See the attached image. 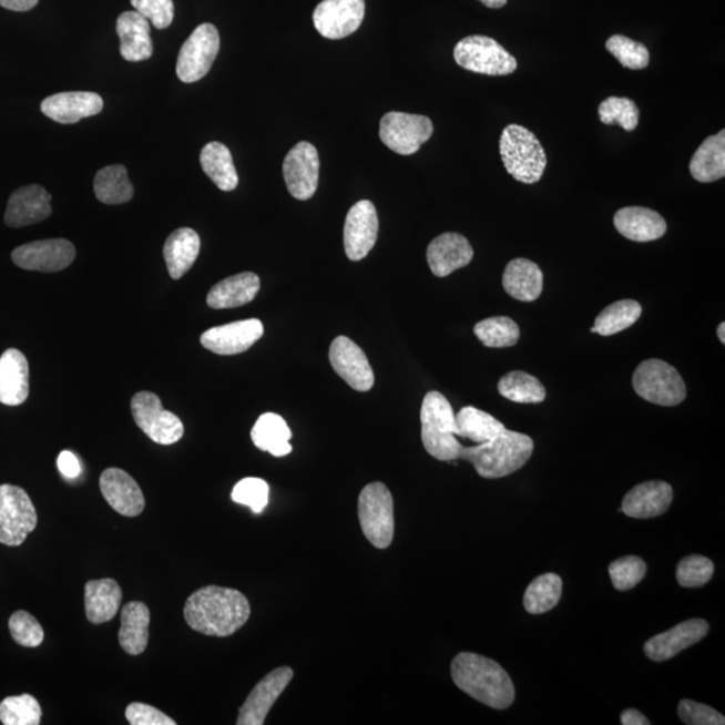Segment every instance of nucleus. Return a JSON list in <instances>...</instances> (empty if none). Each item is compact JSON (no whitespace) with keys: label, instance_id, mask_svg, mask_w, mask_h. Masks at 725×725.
I'll return each instance as SVG.
<instances>
[{"label":"nucleus","instance_id":"obj_9","mask_svg":"<svg viewBox=\"0 0 725 725\" xmlns=\"http://www.w3.org/2000/svg\"><path fill=\"white\" fill-rule=\"evenodd\" d=\"M37 523L38 514L28 492L10 483L0 486V543L21 545Z\"/></svg>","mask_w":725,"mask_h":725},{"label":"nucleus","instance_id":"obj_2","mask_svg":"<svg viewBox=\"0 0 725 725\" xmlns=\"http://www.w3.org/2000/svg\"><path fill=\"white\" fill-rule=\"evenodd\" d=\"M455 684L467 695L493 709L510 708L514 685L500 664L476 653H460L450 667Z\"/></svg>","mask_w":725,"mask_h":725},{"label":"nucleus","instance_id":"obj_22","mask_svg":"<svg viewBox=\"0 0 725 725\" xmlns=\"http://www.w3.org/2000/svg\"><path fill=\"white\" fill-rule=\"evenodd\" d=\"M473 247L467 237L458 233H445L430 242L426 258L437 277H448L451 273L466 268L472 263Z\"/></svg>","mask_w":725,"mask_h":725},{"label":"nucleus","instance_id":"obj_18","mask_svg":"<svg viewBox=\"0 0 725 725\" xmlns=\"http://www.w3.org/2000/svg\"><path fill=\"white\" fill-rule=\"evenodd\" d=\"M379 219L370 201H360L349 208L345 225V249L351 261L368 256L377 244Z\"/></svg>","mask_w":725,"mask_h":725},{"label":"nucleus","instance_id":"obj_34","mask_svg":"<svg viewBox=\"0 0 725 725\" xmlns=\"http://www.w3.org/2000/svg\"><path fill=\"white\" fill-rule=\"evenodd\" d=\"M693 180L712 183L725 176V131L709 136L700 145L690 163Z\"/></svg>","mask_w":725,"mask_h":725},{"label":"nucleus","instance_id":"obj_29","mask_svg":"<svg viewBox=\"0 0 725 725\" xmlns=\"http://www.w3.org/2000/svg\"><path fill=\"white\" fill-rule=\"evenodd\" d=\"M261 282L252 272L239 273L222 279L210 289L207 305L213 309L238 308L256 298Z\"/></svg>","mask_w":725,"mask_h":725},{"label":"nucleus","instance_id":"obj_5","mask_svg":"<svg viewBox=\"0 0 725 725\" xmlns=\"http://www.w3.org/2000/svg\"><path fill=\"white\" fill-rule=\"evenodd\" d=\"M500 155L507 173L518 182L533 184L542 180L547 167L545 151L524 126H506L500 137Z\"/></svg>","mask_w":725,"mask_h":725},{"label":"nucleus","instance_id":"obj_51","mask_svg":"<svg viewBox=\"0 0 725 725\" xmlns=\"http://www.w3.org/2000/svg\"><path fill=\"white\" fill-rule=\"evenodd\" d=\"M678 716L688 725H724L725 717L708 705L685 698L678 704Z\"/></svg>","mask_w":725,"mask_h":725},{"label":"nucleus","instance_id":"obj_42","mask_svg":"<svg viewBox=\"0 0 725 725\" xmlns=\"http://www.w3.org/2000/svg\"><path fill=\"white\" fill-rule=\"evenodd\" d=\"M474 335L486 347L507 348L518 345L520 328L511 317L496 316L477 323Z\"/></svg>","mask_w":725,"mask_h":725},{"label":"nucleus","instance_id":"obj_21","mask_svg":"<svg viewBox=\"0 0 725 725\" xmlns=\"http://www.w3.org/2000/svg\"><path fill=\"white\" fill-rule=\"evenodd\" d=\"M708 632L707 621L698 619L685 621L671 629V631L649 640L644 646V652L652 661L663 663V661L676 657L685 649L707 637Z\"/></svg>","mask_w":725,"mask_h":725},{"label":"nucleus","instance_id":"obj_12","mask_svg":"<svg viewBox=\"0 0 725 725\" xmlns=\"http://www.w3.org/2000/svg\"><path fill=\"white\" fill-rule=\"evenodd\" d=\"M435 132L431 120L421 114L390 112L380 120L381 143L396 154H416Z\"/></svg>","mask_w":725,"mask_h":725},{"label":"nucleus","instance_id":"obj_47","mask_svg":"<svg viewBox=\"0 0 725 725\" xmlns=\"http://www.w3.org/2000/svg\"><path fill=\"white\" fill-rule=\"evenodd\" d=\"M714 571L715 565L708 558L692 555L677 565V582L686 589L702 588L711 581Z\"/></svg>","mask_w":725,"mask_h":725},{"label":"nucleus","instance_id":"obj_8","mask_svg":"<svg viewBox=\"0 0 725 725\" xmlns=\"http://www.w3.org/2000/svg\"><path fill=\"white\" fill-rule=\"evenodd\" d=\"M455 60L469 72L487 75H510L518 61L493 38L470 35L456 44Z\"/></svg>","mask_w":725,"mask_h":725},{"label":"nucleus","instance_id":"obj_19","mask_svg":"<svg viewBox=\"0 0 725 725\" xmlns=\"http://www.w3.org/2000/svg\"><path fill=\"white\" fill-rule=\"evenodd\" d=\"M263 336L264 324L249 319L210 328L201 336V343L210 353L228 356L247 351Z\"/></svg>","mask_w":725,"mask_h":725},{"label":"nucleus","instance_id":"obj_52","mask_svg":"<svg viewBox=\"0 0 725 725\" xmlns=\"http://www.w3.org/2000/svg\"><path fill=\"white\" fill-rule=\"evenodd\" d=\"M131 725H175L176 722L155 707L144 703H132L125 709Z\"/></svg>","mask_w":725,"mask_h":725},{"label":"nucleus","instance_id":"obj_30","mask_svg":"<svg viewBox=\"0 0 725 725\" xmlns=\"http://www.w3.org/2000/svg\"><path fill=\"white\" fill-rule=\"evenodd\" d=\"M85 614L94 625L110 622L119 613L123 591L114 579L105 578L85 584Z\"/></svg>","mask_w":725,"mask_h":725},{"label":"nucleus","instance_id":"obj_24","mask_svg":"<svg viewBox=\"0 0 725 725\" xmlns=\"http://www.w3.org/2000/svg\"><path fill=\"white\" fill-rule=\"evenodd\" d=\"M104 101L93 92H65L50 95L41 104L44 116L60 124H75L103 111Z\"/></svg>","mask_w":725,"mask_h":725},{"label":"nucleus","instance_id":"obj_37","mask_svg":"<svg viewBox=\"0 0 725 725\" xmlns=\"http://www.w3.org/2000/svg\"><path fill=\"white\" fill-rule=\"evenodd\" d=\"M93 187L98 200L105 205H123L135 194L129 171L121 164L101 169L94 177Z\"/></svg>","mask_w":725,"mask_h":725},{"label":"nucleus","instance_id":"obj_26","mask_svg":"<svg viewBox=\"0 0 725 725\" xmlns=\"http://www.w3.org/2000/svg\"><path fill=\"white\" fill-rule=\"evenodd\" d=\"M116 31L120 40V54L125 61H145L154 54L149 19L139 14L137 11L123 12L118 18Z\"/></svg>","mask_w":725,"mask_h":725},{"label":"nucleus","instance_id":"obj_45","mask_svg":"<svg viewBox=\"0 0 725 725\" xmlns=\"http://www.w3.org/2000/svg\"><path fill=\"white\" fill-rule=\"evenodd\" d=\"M606 49L613 54L623 68L642 70L649 65L651 54L644 43L631 40L625 35L610 37Z\"/></svg>","mask_w":725,"mask_h":725},{"label":"nucleus","instance_id":"obj_13","mask_svg":"<svg viewBox=\"0 0 725 725\" xmlns=\"http://www.w3.org/2000/svg\"><path fill=\"white\" fill-rule=\"evenodd\" d=\"M12 263L24 270L55 273L67 269L75 258V247L67 239H42L18 246Z\"/></svg>","mask_w":725,"mask_h":725},{"label":"nucleus","instance_id":"obj_38","mask_svg":"<svg viewBox=\"0 0 725 725\" xmlns=\"http://www.w3.org/2000/svg\"><path fill=\"white\" fill-rule=\"evenodd\" d=\"M456 437L466 438L474 443L491 441L500 435L506 426L488 412L468 406L456 416Z\"/></svg>","mask_w":725,"mask_h":725},{"label":"nucleus","instance_id":"obj_1","mask_svg":"<svg viewBox=\"0 0 725 725\" xmlns=\"http://www.w3.org/2000/svg\"><path fill=\"white\" fill-rule=\"evenodd\" d=\"M184 620L193 631L210 637H228L251 619V603L238 590L206 586L184 604Z\"/></svg>","mask_w":725,"mask_h":725},{"label":"nucleus","instance_id":"obj_15","mask_svg":"<svg viewBox=\"0 0 725 725\" xmlns=\"http://www.w3.org/2000/svg\"><path fill=\"white\" fill-rule=\"evenodd\" d=\"M365 12V0H323L314 12L315 28L328 40H341L360 28Z\"/></svg>","mask_w":725,"mask_h":725},{"label":"nucleus","instance_id":"obj_7","mask_svg":"<svg viewBox=\"0 0 725 725\" xmlns=\"http://www.w3.org/2000/svg\"><path fill=\"white\" fill-rule=\"evenodd\" d=\"M634 391L647 402L677 406L686 397L685 381L671 365L658 359L642 361L633 374Z\"/></svg>","mask_w":725,"mask_h":725},{"label":"nucleus","instance_id":"obj_49","mask_svg":"<svg viewBox=\"0 0 725 725\" xmlns=\"http://www.w3.org/2000/svg\"><path fill=\"white\" fill-rule=\"evenodd\" d=\"M9 629L12 640L23 647H38L44 640L41 623L23 610L10 616Z\"/></svg>","mask_w":725,"mask_h":725},{"label":"nucleus","instance_id":"obj_46","mask_svg":"<svg viewBox=\"0 0 725 725\" xmlns=\"http://www.w3.org/2000/svg\"><path fill=\"white\" fill-rule=\"evenodd\" d=\"M232 499L237 504L249 507L254 513H263L269 502V486L257 477H247L234 487Z\"/></svg>","mask_w":725,"mask_h":725},{"label":"nucleus","instance_id":"obj_3","mask_svg":"<svg viewBox=\"0 0 725 725\" xmlns=\"http://www.w3.org/2000/svg\"><path fill=\"white\" fill-rule=\"evenodd\" d=\"M533 441L521 432L504 429L491 441L461 447L458 460H466L482 479H502L518 472L532 456Z\"/></svg>","mask_w":725,"mask_h":725},{"label":"nucleus","instance_id":"obj_32","mask_svg":"<svg viewBox=\"0 0 725 725\" xmlns=\"http://www.w3.org/2000/svg\"><path fill=\"white\" fill-rule=\"evenodd\" d=\"M543 273L539 266L527 258H517L507 265L502 286L508 295L519 302L538 300L543 292Z\"/></svg>","mask_w":725,"mask_h":725},{"label":"nucleus","instance_id":"obj_10","mask_svg":"<svg viewBox=\"0 0 725 725\" xmlns=\"http://www.w3.org/2000/svg\"><path fill=\"white\" fill-rule=\"evenodd\" d=\"M133 419L140 430L159 445H173L182 440L184 426L174 412L163 409L154 392L140 391L131 400Z\"/></svg>","mask_w":725,"mask_h":725},{"label":"nucleus","instance_id":"obj_11","mask_svg":"<svg viewBox=\"0 0 725 725\" xmlns=\"http://www.w3.org/2000/svg\"><path fill=\"white\" fill-rule=\"evenodd\" d=\"M219 48L221 38L214 24H201L183 43L177 55V78L186 84H193L205 78L219 53Z\"/></svg>","mask_w":725,"mask_h":725},{"label":"nucleus","instance_id":"obj_50","mask_svg":"<svg viewBox=\"0 0 725 725\" xmlns=\"http://www.w3.org/2000/svg\"><path fill=\"white\" fill-rule=\"evenodd\" d=\"M139 14L147 18L159 30L167 29L174 21L173 0H131Z\"/></svg>","mask_w":725,"mask_h":725},{"label":"nucleus","instance_id":"obj_57","mask_svg":"<svg viewBox=\"0 0 725 725\" xmlns=\"http://www.w3.org/2000/svg\"><path fill=\"white\" fill-rule=\"evenodd\" d=\"M724 330H725V323H722L721 326H718V328H717V336H718V339H721V341L723 343V345H725V333H724Z\"/></svg>","mask_w":725,"mask_h":725},{"label":"nucleus","instance_id":"obj_43","mask_svg":"<svg viewBox=\"0 0 725 725\" xmlns=\"http://www.w3.org/2000/svg\"><path fill=\"white\" fill-rule=\"evenodd\" d=\"M42 709L34 696L24 695L6 697L0 703V722L4 725L41 724Z\"/></svg>","mask_w":725,"mask_h":725},{"label":"nucleus","instance_id":"obj_31","mask_svg":"<svg viewBox=\"0 0 725 725\" xmlns=\"http://www.w3.org/2000/svg\"><path fill=\"white\" fill-rule=\"evenodd\" d=\"M151 613L147 604L132 601L121 610L119 642L121 649L131 656H139L149 645Z\"/></svg>","mask_w":725,"mask_h":725},{"label":"nucleus","instance_id":"obj_20","mask_svg":"<svg viewBox=\"0 0 725 725\" xmlns=\"http://www.w3.org/2000/svg\"><path fill=\"white\" fill-rule=\"evenodd\" d=\"M100 491L112 510L126 518H136L144 511L142 488L123 469L110 468L100 477Z\"/></svg>","mask_w":725,"mask_h":725},{"label":"nucleus","instance_id":"obj_17","mask_svg":"<svg viewBox=\"0 0 725 725\" xmlns=\"http://www.w3.org/2000/svg\"><path fill=\"white\" fill-rule=\"evenodd\" d=\"M295 673L289 666L277 667V670L266 674L261 682L254 686L251 695L239 708L237 718L238 725H263L268 717L269 712L288 688Z\"/></svg>","mask_w":725,"mask_h":725},{"label":"nucleus","instance_id":"obj_53","mask_svg":"<svg viewBox=\"0 0 725 725\" xmlns=\"http://www.w3.org/2000/svg\"><path fill=\"white\" fill-rule=\"evenodd\" d=\"M57 466H59L60 472L67 477V479H75L81 473V466L78 457H75L72 451L63 450L57 460Z\"/></svg>","mask_w":725,"mask_h":725},{"label":"nucleus","instance_id":"obj_35","mask_svg":"<svg viewBox=\"0 0 725 725\" xmlns=\"http://www.w3.org/2000/svg\"><path fill=\"white\" fill-rule=\"evenodd\" d=\"M292 431L283 417L275 412H266L257 419L252 429V441L259 450L268 451L275 457H285L292 453L289 443Z\"/></svg>","mask_w":725,"mask_h":725},{"label":"nucleus","instance_id":"obj_4","mask_svg":"<svg viewBox=\"0 0 725 725\" xmlns=\"http://www.w3.org/2000/svg\"><path fill=\"white\" fill-rule=\"evenodd\" d=\"M421 425L426 451L438 461H457L462 443L456 437L453 407L441 392L426 394L421 407Z\"/></svg>","mask_w":725,"mask_h":725},{"label":"nucleus","instance_id":"obj_40","mask_svg":"<svg viewBox=\"0 0 725 725\" xmlns=\"http://www.w3.org/2000/svg\"><path fill=\"white\" fill-rule=\"evenodd\" d=\"M562 590V578L552 572L537 578L525 590L523 603L527 613L537 615L550 612L561 601Z\"/></svg>","mask_w":725,"mask_h":725},{"label":"nucleus","instance_id":"obj_6","mask_svg":"<svg viewBox=\"0 0 725 725\" xmlns=\"http://www.w3.org/2000/svg\"><path fill=\"white\" fill-rule=\"evenodd\" d=\"M358 511L361 531L368 542L378 550L389 549L396 531L390 489L384 482L368 483L359 494Z\"/></svg>","mask_w":725,"mask_h":725},{"label":"nucleus","instance_id":"obj_36","mask_svg":"<svg viewBox=\"0 0 725 725\" xmlns=\"http://www.w3.org/2000/svg\"><path fill=\"white\" fill-rule=\"evenodd\" d=\"M201 164L205 174L222 191H233L238 186V174L234 167L231 150L226 145L213 142L203 147Z\"/></svg>","mask_w":725,"mask_h":725},{"label":"nucleus","instance_id":"obj_23","mask_svg":"<svg viewBox=\"0 0 725 725\" xmlns=\"http://www.w3.org/2000/svg\"><path fill=\"white\" fill-rule=\"evenodd\" d=\"M52 195L38 184H30L11 194L6 208L4 224L10 227H24L38 224L52 214Z\"/></svg>","mask_w":725,"mask_h":725},{"label":"nucleus","instance_id":"obj_48","mask_svg":"<svg viewBox=\"0 0 725 725\" xmlns=\"http://www.w3.org/2000/svg\"><path fill=\"white\" fill-rule=\"evenodd\" d=\"M610 578L619 591H627L637 586L646 575V563L639 556H625L610 564Z\"/></svg>","mask_w":725,"mask_h":725},{"label":"nucleus","instance_id":"obj_39","mask_svg":"<svg viewBox=\"0 0 725 725\" xmlns=\"http://www.w3.org/2000/svg\"><path fill=\"white\" fill-rule=\"evenodd\" d=\"M642 315L641 304L634 300H621L609 305L595 319L591 333L613 336L631 328Z\"/></svg>","mask_w":725,"mask_h":725},{"label":"nucleus","instance_id":"obj_28","mask_svg":"<svg viewBox=\"0 0 725 725\" xmlns=\"http://www.w3.org/2000/svg\"><path fill=\"white\" fill-rule=\"evenodd\" d=\"M614 226L623 237L651 242L664 237L667 225L663 215L647 207H623L614 215Z\"/></svg>","mask_w":725,"mask_h":725},{"label":"nucleus","instance_id":"obj_14","mask_svg":"<svg viewBox=\"0 0 725 725\" xmlns=\"http://www.w3.org/2000/svg\"><path fill=\"white\" fill-rule=\"evenodd\" d=\"M284 180L292 196L308 201L315 195L319 184V152L307 142L297 143L284 161Z\"/></svg>","mask_w":725,"mask_h":725},{"label":"nucleus","instance_id":"obj_33","mask_svg":"<svg viewBox=\"0 0 725 725\" xmlns=\"http://www.w3.org/2000/svg\"><path fill=\"white\" fill-rule=\"evenodd\" d=\"M201 252L200 234L193 228H177L165 241L163 256L171 278L181 279L193 268Z\"/></svg>","mask_w":725,"mask_h":725},{"label":"nucleus","instance_id":"obj_56","mask_svg":"<svg viewBox=\"0 0 725 725\" xmlns=\"http://www.w3.org/2000/svg\"><path fill=\"white\" fill-rule=\"evenodd\" d=\"M483 6L489 9H501L508 3V0H479Z\"/></svg>","mask_w":725,"mask_h":725},{"label":"nucleus","instance_id":"obj_55","mask_svg":"<svg viewBox=\"0 0 725 725\" xmlns=\"http://www.w3.org/2000/svg\"><path fill=\"white\" fill-rule=\"evenodd\" d=\"M621 723L623 725H649L651 722L637 709H626L622 712Z\"/></svg>","mask_w":725,"mask_h":725},{"label":"nucleus","instance_id":"obj_25","mask_svg":"<svg viewBox=\"0 0 725 725\" xmlns=\"http://www.w3.org/2000/svg\"><path fill=\"white\" fill-rule=\"evenodd\" d=\"M673 501V488L664 481H646L634 487L622 501L621 512L633 519H653L664 514Z\"/></svg>","mask_w":725,"mask_h":725},{"label":"nucleus","instance_id":"obj_27","mask_svg":"<svg viewBox=\"0 0 725 725\" xmlns=\"http://www.w3.org/2000/svg\"><path fill=\"white\" fill-rule=\"evenodd\" d=\"M29 361L19 349L10 348L0 356V404L19 406L29 398Z\"/></svg>","mask_w":725,"mask_h":725},{"label":"nucleus","instance_id":"obj_44","mask_svg":"<svg viewBox=\"0 0 725 725\" xmlns=\"http://www.w3.org/2000/svg\"><path fill=\"white\" fill-rule=\"evenodd\" d=\"M600 120L603 124H619L623 130L632 132L639 126L640 110L634 101L626 98H609L603 100L600 108Z\"/></svg>","mask_w":725,"mask_h":725},{"label":"nucleus","instance_id":"obj_54","mask_svg":"<svg viewBox=\"0 0 725 725\" xmlns=\"http://www.w3.org/2000/svg\"><path fill=\"white\" fill-rule=\"evenodd\" d=\"M37 4L38 0H0L2 8L18 12L34 9Z\"/></svg>","mask_w":725,"mask_h":725},{"label":"nucleus","instance_id":"obj_16","mask_svg":"<svg viewBox=\"0 0 725 725\" xmlns=\"http://www.w3.org/2000/svg\"><path fill=\"white\" fill-rule=\"evenodd\" d=\"M329 361L335 372L351 389L360 392L372 389L375 375L370 361L362 349L348 337H336L329 347Z\"/></svg>","mask_w":725,"mask_h":725},{"label":"nucleus","instance_id":"obj_41","mask_svg":"<svg viewBox=\"0 0 725 725\" xmlns=\"http://www.w3.org/2000/svg\"><path fill=\"white\" fill-rule=\"evenodd\" d=\"M499 392L512 402L542 404L547 392L542 381L523 371H511L499 381Z\"/></svg>","mask_w":725,"mask_h":725}]
</instances>
